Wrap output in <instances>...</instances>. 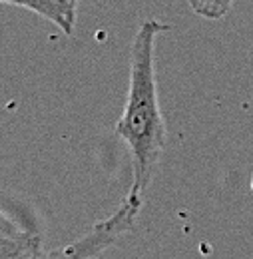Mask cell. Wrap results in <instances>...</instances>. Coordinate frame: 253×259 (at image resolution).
Segmentation results:
<instances>
[{
	"instance_id": "cell-1",
	"label": "cell",
	"mask_w": 253,
	"mask_h": 259,
	"mask_svg": "<svg viewBox=\"0 0 253 259\" xmlns=\"http://www.w3.org/2000/svg\"><path fill=\"white\" fill-rule=\"evenodd\" d=\"M156 18H146L134 36L130 50V82L124 112L116 124V134L124 140L132 156L130 197L142 199L148 192L159 158L165 148V122L159 108L156 80V38L165 30Z\"/></svg>"
},
{
	"instance_id": "cell-2",
	"label": "cell",
	"mask_w": 253,
	"mask_h": 259,
	"mask_svg": "<svg viewBox=\"0 0 253 259\" xmlns=\"http://www.w3.org/2000/svg\"><path fill=\"white\" fill-rule=\"evenodd\" d=\"M140 209H142V199L126 195L122 205L112 215L96 222V226L90 231H86L82 237H78L76 241L64 247L52 249L50 253L40 255L38 259H96V255L106 251L134 227Z\"/></svg>"
},
{
	"instance_id": "cell-3",
	"label": "cell",
	"mask_w": 253,
	"mask_h": 259,
	"mask_svg": "<svg viewBox=\"0 0 253 259\" xmlns=\"http://www.w3.org/2000/svg\"><path fill=\"white\" fill-rule=\"evenodd\" d=\"M42 231L36 222L0 207V259H38Z\"/></svg>"
},
{
	"instance_id": "cell-4",
	"label": "cell",
	"mask_w": 253,
	"mask_h": 259,
	"mask_svg": "<svg viewBox=\"0 0 253 259\" xmlns=\"http://www.w3.org/2000/svg\"><path fill=\"white\" fill-rule=\"evenodd\" d=\"M2 4L22 6L36 12L44 20L52 22L66 36H72L76 28V14H78V0H0Z\"/></svg>"
},
{
	"instance_id": "cell-5",
	"label": "cell",
	"mask_w": 253,
	"mask_h": 259,
	"mask_svg": "<svg viewBox=\"0 0 253 259\" xmlns=\"http://www.w3.org/2000/svg\"><path fill=\"white\" fill-rule=\"evenodd\" d=\"M188 2L195 14L209 20H220L231 10L235 0H188Z\"/></svg>"
}]
</instances>
